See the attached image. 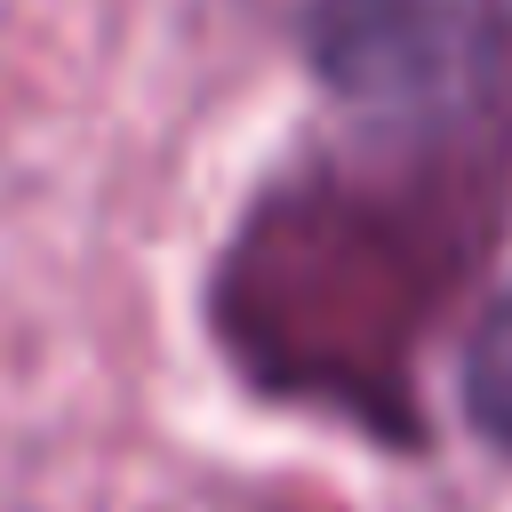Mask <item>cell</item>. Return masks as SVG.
<instances>
[{"mask_svg": "<svg viewBox=\"0 0 512 512\" xmlns=\"http://www.w3.org/2000/svg\"><path fill=\"white\" fill-rule=\"evenodd\" d=\"M304 56L368 128L440 136L504 96L512 0H304Z\"/></svg>", "mask_w": 512, "mask_h": 512, "instance_id": "1", "label": "cell"}, {"mask_svg": "<svg viewBox=\"0 0 512 512\" xmlns=\"http://www.w3.org/2000/svg\"><path fill=\"white\" fill-rule=\"evenodd\" d=\"M464 416H472V432L488 440V448H504L512 456V288L480 312V328H472V344H464Z\"/></svg>", "mask_w": 512, "mask_h": 512, "instance_id": "2", "label": "cell"}]
</instances>
